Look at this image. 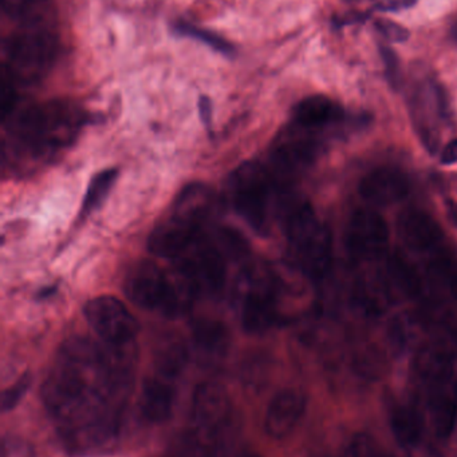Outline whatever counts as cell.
I'll return each instance as SVG.
<instances>
[{
  "instance_id": "obj_36",
  "label": "cell",
  "mask_w": 457,
  "mask_h": 457,
  "mask_svg": "<svg viewBox=\"0 0 457 457\" xmlns=\"http://www.w3.org/2000/svg\"><path fill=\"white\" fill-rule=\"evenodd\" d=\"M375 2H376V5H377V4H380V3L383 2V0H375Z\"/></svg>"
},
{
  "instance_id": "obj_16",
  "label": "cell",
  "mask_w": 457,
  "mask_h": 457,
  "mask_svg": "<svg viewBox=\"0 0 457 457\" xmlns=\"http://www.w3.org/2000/svg\"><path fill=\"white\" fill-rule=\"evenodd\" d=\"M427 418L418 399L394 403L389 408V426L397 445L402 450L415 451L423 443Z\"/></svg>"
},
{
  "instance_id": "obj_31",
  "label": "cell",
  "mask_w": 457,
  "mask_h": 457,
  "mask_svg": "<svg viewBox=\"0 0 457 457\" xmlns=\"http://www.w3.org/2000/svg\"><path fill=\"white\" fill-rule=\"evenodd\" d=\"M443 165H455L457 163V138L448 142L447 146L443 150L442 157H440Z\"/></svg>"
},
{
  "instance_id": "obj_12",
  "label": "cell",
  "mask_w": 457,
  "mask_h": 457,
  "mask_svg": "<svg viewBox=\"0 0 457 457\" xmlns=\"http://www.w3.org/2000/svg\"><path fill=\"white\" fill-rule=\"evenodd\" d=\"M85 317L94 332L110 345L133 344L139 324L123 303L112 295H101L89 301Z\"/></svg>"
},
{
  "instance_id": "obj_29",
  "label": "cell",
  "mask_w": 457,
  "mask_h": 457,
  "mask_svg": "<svg viewBox=\"0 0 457 457\" xmlns=\"http://www.w3.org/2000/svg\"><path fill=\"white\" fill-rule=\"evenodd\" d=\"M376 27L389 42H405L410 37V32L405 27L394 23V21H385V19L376 21Z\"/></svg>"
},
{
  "instance_id": "obj_9",
  "label": "cell",
  "mask_w": 457,
  "mask_h": 457,
  "mask_svg": "<svg viewBox=\"0 0 457 457\" xmlns=\"http://www.w3.org/2000/svg\"><path fill=\"white\" fill-rule=\"evenodd\" d=\"M233 404L227 392L217 384L204 383L196 388L190 410V427L196 445L214 450L230 428Z\"/></svg>"
},
{
  "instance_id": "obj_1",
  "label": "cell",
  "mask_w": 457,
  "mask_h": 457,
  "mask_svg": "<svg viewBox=\"0 0 457 457\" xmlns=\"http://www.w3.org/2000/svg\"><path fill=\"white\" fill-rule=\"evenodd\" d=\"M134 365V343L101 346L74 337L63 344L43 384L42 397L70 447L96 453L114 442Z\"/></svg>"
},
{
  "instance_id": "obj_23",
  "label": "cell",
  "mask_w": 457,
  "mask_h": 457,
  "mask_svg": "<svg viewBox=\"0 0 457 457\" xmlns=\"http://www.w3.org/2000/svg\"><path fill=\"white\" fill-rule=\"evenodd\" d=\"M188 361V352L179 341H166L156 354V370L158 375L176 380Z\"/></svg>"
},
{
  "instance_id": "obj_33",
  "label": "cell",
  "mask_w": 457,
  "mask_h": 457,
  "mask_svg": "<svg viewBox=\"0 0 457 457\" xmlns=\"http://www.w3.org/2000/svg\"><path fill=\"white\" fill-rule=\"evenodd\" d=\"M445 209H447V216L450 221L453 222V227L457 228V203L456 201L447 200L445 203Z\"/></svg>"
},
{
  "instance_id": "obj_3",
  "label": "cell",
  "mask_w": 457,
  "mask_h": 457,
  "mask_svg": "<svg viewBox=\"0 0 457 457\" xmlns=\"http://www.w3.org/2000/svg\"><path fill=\"white\" fill-rule=\"evenodd\" d=\"M416 399L423 405L435 436L448 440L457 426V370L450 349L427 345L413 359Z\"/></svg>"
},
{
  "instance_id": "obj_27",
  "label": "cell",
  "mask_w": 457,
  "mask_h": 457,
  "mask_svg": "<svg viewBox=\"0 0 457 457\" xmlns=\"http://www.w3.org/2000/svg\"><path fill=\"white\" fill-rule=\"evenodd\" d=\"M343 457H394L384 450L383 445L369 434L354 435L346 445Z\"/></svg>"
},
{
  "instance_id": "obj_14",
  "label": "cell",
  "mask_w": 457,
  "mask_h": 457,
  "mask_svg": "<svg viewBox=\"0 0 457 457\" xmlns=\"http://www.w3.org/2000/svg\"><path fill=\"white\" fill-rule=\"evenodd\" d=\"M306 410L308 399L303 392L298 389L278 392L266 411V434L276 440L290 436L305 418Z\"/></svg>"
},
{
  "instance_id": "obj_17",
  "label": "cell",
  "mask_w": 457,
  "mask_h": 457,
  "mask_svg": "<svg viewBox=\"0 0 457 457\" xmlns=\"http://www.w3.org/2000/svg\"><path fill=\"white\" fill-rule=\"evenodd\" d=\"M399 233L410 249L420 253H435L442 245L444 234L439 224L424 212L413 209L402 214Z\"/></svg>"
},
{
  "instance_id": "obj_21",
  "label": "cell",
  "mask_w": 457,
  "mask_h": 457,
  "mask_svg": "<svg viewBox=\"0 0 457 457\" xmlns=\"http://www.w3.org/2000/svg\"><path fill=\"white\" fill-rule=\"evenodd\" d=\"M192 340L204 356L222 357L230 345V333L222 322L215 320H198L192 324Z\"/></svg>"
},
{
  "instance_id": "obj_11",
  "label": "cell",
  "mask_w": 457,
  "mask_h": 457,
  "mask_svg": "<svg viewBox=\"0 0 457 457\" xmlns=\"http://www.w3.org/2000/svg\"><path fill=\"white\" fill-rule=\"evenodd\" d=\"M241 306L244 329L254 335L267 332L278 322V287L273 274L252 269L246 277Z\"/></svg>"
},
{
  "instance_id": "obj_2",
  "label": "cell",
  "mask_w": 457,
  "mask_h": 457,
  "mask_svg": "<svg viewBox=\"0 0 457 457\" xmlns=\"http://www.w3.org/2000/svg\"><path fill=\"white\" fill-rule=\"evenodd\" d=\"M86 122V112L69 101L18 106L3 120L7 126L3 160L47 162L74 144Z\"/></svg>"
},
{
  "instance_id": "obj_32",
  "label": "cell",
  "mask_w": 457,
  "mask_h": 457,
  "mask_svg": "<svg viewBox=\"0 0 457 457\" xmlns=\"http://www.w3.org/2000/svg\"><path fill=\"white\" fill-rule=\"evenodd\" d=\"M199 110H200V117L203 123L209 125L212 118V104L208 96H201L199 102Z\"/></svg>"
},
{
  "instance_id": "obj_28",
  "label": "cell",
  "mask_w": 457,
  "mask_h": 457,
  "mask_svg": "<svg viewBox=\"0 0 457 457\" xmlns=\"http://www.w3.org/2000/svg\"><path fill=\"white\" fill-rule=\"evenodd\" d=\"M30 386V378L29 376H23V378H19L13 386H11L10 388L5 389L3 392L2 396V410L3 412H8V411L13 410L18 405V403L21 402L23 395L26 394L27 389H29Z\"/></svg>"
},
{
  "instance_id": "obj_4",
  "label": "cell",
  "mask_w": 457,
  "mask_h": 457,
  "mask_svg": "<svg viewBox=\"0 0 457 457\" xmlns=\"http://www.w3.org/2000/svg\"><path fill=\"white\" fill-rule=\"evenodd\" d=\"M212 208V195L200 184L188 185L177 195L171 212L149 237V250L157 257L176 260L203 236Z\"/></svg>"
},
{
  "instance_id": "obj_10",
  "label": "cell",
  "mask_w": 457,
  "mask_h": 457,
  "mask_svg": "<svg viewBox=\"0 0 457 457\" xmlns=\"http://www.w3.org/2000/svg\"><path fill=\"white\" fill-rule=\"evenodd\" d=\"M227 258L219 242L203 234L174 260V269L196 295H216L224 287Z\"/></svg>"
},
{
  "instance_id": "obj_25",
  "label": "cell",
  "mask_w": 457,
  "mask_h": 457,
  "mask_svg": "<svg viewBox=\"0 0 457 457\" xmlns=\"http://www.w3.org/2000/svg\"><path fill=\"white\" fill-rule=\"evenodd\" d=\"M118 171L115 169H106L93 177L90 184H89L88 192L85 195V200L82 204L83 214L91 213L96 211L105 198L112 190L113 185L117 181Z\"/></svg>"
},
{
  "instance_id": "obj_20",
  "label": "cell",
  "mask_w": 457,
  "mask_h": 457,
  "mask_svg": "<svg viewBox=\"0 0 457 457\" xmlns=\"http://www.w3.org/2000/svg\"><path fill=\"white\" fill-rule=\"evenodd\" d=\"M345 118L343 107L325 96H313L302 99L292 110L290 122L308 130L322 131L338 125Z\"/></svg>"
},
{
  "instance_id": "obj_15",
  "label": "cell",
  "mask_w": 457,
  "mask_h": 457,
  "mask_svg": "<svg viewBox=\"0 0 457 457\" xmlns=\"http://www.w3.org/2000/svg\"><path fill=\"white\" fill-rule=\"evenodd\" d=\"M359 192L370 205L388 206L407 197L410 181L399 169H376L361 179Z\"/></svg>"
},
{
  "instance_id": "obj_18",
  "label": "cell",
  "mask_w": 457,
  "mask_h": 457,
  "mask_svg": "<svg viewBox=\"0 0 457 457\" xmlns=\"http://www.w3.org/2000/svg\"><path fill=\"white\" fill-rule=\"evenodd\" d=\"M412 112L419 131L423 134V141L435 146L431 120L434 118L444 120L448 112L444 94L434 80L424 82L416 88L412 94Z\"/></svg>"
},
{
  "instance_id": "obj_34",
  "label": "cell",
  "mask_w": 457,
  "mask_h": 457,
  "mask_svg": "<svg viewBox=\"0 0 457 457\" xmlns=\"http://www.w3.org/2000/svg\"><path fill=\"white\" fill-rule=\"evenodd\" d=\"M451 32H453V39L457 40V21L455 23H453V29H451Z\"/></svg>"
},
{
  "instance_id": "obj_22",
  "label": "cell",
  "mask_w": 457,
  "mask_h": 457,
  "mask_svg": "<svg viewBox=\"0 0 457 457\" xmlns=\"http://www.w3.org/2000/svg\"><path fill=\"white\" fill-rule=\"evenodd\" d=\"M2 10L18 26L50 23V0H2Z\"/></svg>"
},
{
  "instance_id": "obj_35",
  "label": "cell",
  "mask_w": 457,
  "mask_h": 457,
  "mask_svg": "<svg viewBox=\"0 0 457 457\" xmlns=\"http://www.w3.org/2000/svg\"><path fill=\"white\" fill-rule=\"evenodd\" d=\"M241 457H260V456H258V455H243V456H241Z\"/></svg>"
},
{
  "instance_id": "obj_13",
  "label": "cell",
  "mask_w": 457,
  "mask_h": 457,
  "mask_svg": "<svg viewBox=\"0 0 457 457\" xmlns=\"http://www.w3.org/2000/svg\"><path fill=\"white\" fill-rule=\"evenodd\" d=\"M345 245L349 257L356 262L383 257L389 246L388 224L377 212L357 211L349 220Z\"/></svg>"
},
{
  "instance_id": "obj_19",
  "label": "cell",
  "mask_w": 457,
  "mask_h": 457,
  "mask_svg": "<svg viewBox=\"0 0 457 457\" xmlns=\"http://www.w3.org/2000/svg\"><path fill=\"white\" fill-rule=\"evenodd\" d=\"M174 402V380L158 373L145 380L140 399V411L148 421L163 423L168 420L173 412Z\"/></svg>"
},
{
  "instance_id": "obj_30",
  "label": "cell",
  "mask_w": 457,
  "mask_h": 457,
  "mask_svg": "<svg viewBox=\"0 0 457 457\" xmlns=\"http://www.w3.org/2000/svg\"><path fill=\"white\" fill-rule=\"evenodd\" d=\"M381 55H383L384 62H385L388 77L391 78V82L396 86L400 80L399 58H397L394 51L391 50L389 47H386V46H383V47H381Z\"/></svg>"
},
{
  "instance_id": "obj_8",
  "label": "cell",
  "mask_w": 457,
  "mask_h": 457,
  "mask_svg": "<svg viewBox=\"0 0 457 457\" xmlns=\"http://www.w3.org/2000/svg\"><path fill=\"white\" fill-rule=\"evenodd\" d=\"M275 187V177L258 162L243 163L231 176V203L257 233L265 234L270 228L271 197Z\"/></svg>"
},
{
  "instance_id": "obj_7",
  "label": "cell",
  "mask_w": 457,
  "mask_h": 457,
  "mask_svg": "<svg viewBox=\"0 0 457 457\" xmlns=\"http://www.w3.org/2000/svg\"><path fill=\"white\" fill-rule=\"evenodd\" d=\"M126 297L145 311L176 317L190 309L198 297L190 282L174 269L166 273L153 261L134 263L123 281Z\"/></svg>"
},
{
  "instance_id": "obj_24",
  "label": "cell",
  "mask_w": 457,
  "mask_h": 457,
  "mask_svg": "<svg viewBox=\"0 0 457 457\" xmlns=\"http://www.w3.org/2000/svg\"><path fill=\"white\" fill-rule=\"evenodd\" d=\"M173 32L180 35V37L200 40L201 43L208 46L212 50L223 54V55L233 56L235 54V47H233V43L228 42L220 35L209 31V29H200V27L193 26V24L187 23V21H177L176 24H173Z\"/></svg>"
},
{
  "instance_id": "obj_5",
  "label": "cell",
  "mask_w": 457,
  "mask_h": 457,
  "mask_svg": "<svg viewBox=\"0 0 457 457\" xmlns=\"http://www.w3.org/2000/svg\"><path fill=\"white\" fill-rule=\"evenodd\" d=\"M58 48L51 23L18 26L2 43V77L16 87L40 82L53 69Z\"/></svg>"
},
{
  "instance_id": "obj_6",
  "label": "cell",
  "mask_w": 457,
  "mask_h": 457,
  "mask_svg": "<svg viewBox=\"0 0 457 457\" xmlns=\"http://www.w3.org/2000/svg\"><path fill=\"white\" fill-rule=\"evenodd\" d=\"M284 236L292 262L314 281L324 279L332 266V237L308 203H290L284 209Z\"/></svg>"
},
{
  "instance_id": "obj_26",
  "label": "cell",
  "mask_w": 457,
  "mask_h": 457,
  "mask_svg": "<svg viewBox=\"0 0 457 457\" xmlns=\"http://www.w3.org/2000/svg\"><path fill=\"white\" fill-rule=\"evenodd\" d=\"M429 274L440 282L457 301V261L447 254H432Z\"/></svg>"
}]
</instances>
